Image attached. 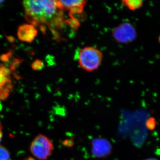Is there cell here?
<instances>
[{
    "label": "cell",
    "instance_id": "1",
    "mask_svg": "<svg viewBox=\"0 0 160 160\" xmlns=\"http://www.w3.org/2000/svg\"><path fill=\"white\" fill-rule=\"evenodd\" d=\"M25 18L30 23L46 22L54 17L60 8L58 1L34 0L23 2Z\"/></svg>",
    "mask_w": 160,
    "mask_h": 160
},
{
    "label": "cell",
    "instance_id": "2",
    "mask_svg": "<svg viewBox=\"0 0 160 160\" xmlns=\"http://www.w3.org/2000/svg\"><path fill=\"white\" fill-rule=\"evenodd\" d=\"M103 53L93 47H85L79 50L78 61L82 69L87 72L96 70L102 64Z\"/></svg>",
    "mask_w": 160,
    "mask_h": 160
},
{
    "label": "cell",
    "instance_id": "3",
    "mask_svg": "<svg viewBox=\"0 0 160 160\" xmlns=\"http://www.w3.org/2000/svg\"><path fill=\"white\" fill-rule=\"evenodd\" d=\"M54 146L48 137L39 134L32 142L30 151L36 158L38 160H47L52 154Z\"/></svg>",
    "mask_w": 160,
    "mask_h": 160
},
{
    "label": "cell",
    "instance_id": "4",
    "mask_svg": "<svg viewBox=\"0 0 160 160\" xmlns=\"http://www.w3.org/2000/svg\"><path fill=\"white\" fill-rule=\"evenodd\" d=\"M112 37L120 44L128 45L137 38V30L134 25L129 22H123L112 29Z\"/></svg>",
    "mask_w": 160,
    "mask_h": 160
},
{
    "label": "cell",
    "instance_id": "5",
    "mask_svg": "<svg viewBox=\"0 0 160 160\" xmlns=\"http://www.w3.org/2000/svg\"><path fill=\"white\" fill-rule=\"evenodd\" d=\"M92 153L95 158H102L109 156L112 151V146L104 138L94 139L92 142Z\"/></svg>",
    "mask_w": 160,
    "mask_h": 160
},
{
    "label": "cell",
    "instance_id": "6",
    "mask_svg": "<svg viewBox=\"0 0 160 160\" xmlns=\"http://www.w3.org/2000/svg\"><path fill=\"white\" fill-rule=\"evenodd\" d=\"M37 34V29L32 24H22L19 26L18 29V37L22 42H32L35 39Z\"/></svg>",
    "mask_w": 160,
    "mask_h": 160
},
{
    "label": "cell",
    "instance_id": "7",
    "mask_svg": "<svg viewBox=\"0 0 160 160\" xmlns=\"http://www.w3.org/2000/svg\"><path fill=\"white\" fill-rule=\"evenodd\" d=\"M85 1H58L60 8L72 9L77 7H83L86 2Z\"/></svg>",
    "mask_w": 160,
    "mask_h": 160
},
{
    "label": "cell",
    "instance_id": "8",
    "mask_svg": "<svg viewBox=\"0 0 160 160\" xmlns=\"http://www.w3.org/2000/svg\"><path fill=\"white\" fill-rule=\"evenodd\" d=\"M122 4L131 11H135L141 9L143 6L144 2L142 0H124Z\"/></svg>",
    "mask_w": 160,
    "mask_h": 160
},
{
    "label": "cell",
    "instance_id": "9",
    "mask_svg": "<svg viewBox=\"0 0 160 160\" xmlns=\"http://www.w3.org/2000/svg\"><path fill=\"white\" fill-rule=\"evenodd\" d=\"M10 155L6 147L0 146V160H10Z\"/></svg>",
    "mask_w": 160,
    "mask_h": 160
},
{
    "label": "cell",
    "instance_id": "10",
    "mask_svg": "<svg viewBox=\"0 0 160 160\" xmlns=\"http://www.w3.org/2000/svg\"><path fill=\"white\" fill-rule=\"evenodd\" d=\"M8 83H11V80L9 78L4 76L0 71V94L3 88H5L6 85Z\"/></svg>",
    "mask_w": 160,
    "mask_h": 160
},
{
    "label": "cell",
    "instance_id": "11",
    "mask_svg": "<svg viewBox=\"0 0 160 160\" xmlns=\"http://www.w3.org/2000/svg\"><path fill=\"white\" fill-rule=\"evenodd\" d=\"M44 66L45 65L42 61L39 59L36 60L31 65L32 68L35 71H40L42 70Z\"/></svg>",
    "mask_w": 160,
    "mask_h": 160
},
{
    "label": "cell",
    "instance_id": "12",
    "mask_svg": "<svg viewBox=\"0 0 160 160\" xmlns=\"http://www.w3.org/2000/svg\"><path fill=\"white\" fill-rule=\"evenodd\" d=\"M23 62V60L18 58L13 59L10 63V70L12 71H14L16 69H17Z\"/></svg>",
    "mask_w": 160,
    "mask_h": 160
},
{
    "label": "cell",
    "instance_id": "13",
    "mask_svg": "<svg viewBox=\"0 0 160 160\" xmlns=\"http://www.w3.org/2000/svg\"><path fill=\"white\" fill-rule=\"evenodd\" d=\"M157 126V121L153 118H150L146 122V126L149 130L154 129Z\"/></svg>",
    "mask_w": 160,
    "mask_h": 160
},
{
    "label": "cell",
    "instance_id": "14",
    "mask_svg": "<svg viewBox=\"0 0 160 160\" xmlns=\"http://www.w3.org/2000/svg\"><path fill=\"white\" fill-rule=\"evenodd\" d=\"M0 71L2 73L4 76L10 78V75L11 74V70L9 68H6L2 64H0Z\"/></svg>",
    "mask_w": 160,
    "mask_h": 160
},
{
    "label": "cell",
    "instance_id": "15",
    "mask_svg": "<svg viewBox=\"0 0 160 160\" xmlns=\"http://www.w3.org/2000/svg\"><path fill=\"white\" fill-rule=\"evenodd\" d=\"M12 52L11 51L8 52L6 54H3L0 56V60L3 62H7L9 58H11L12 56Z\"/></svg>",
    "mask_w": 160,
    "mask_h": 160
},
{
    "label": "cell",
    "instance_id": "16",
    "mask_svg": "<svg viewBox=\"0 0 160 160\" xmlns=\"http://www.w3.org/2000/svg\"><path fill=\"white\" fill-rule=\"evenodd\" d=\"M6 37L7 38V39H8V41L12 43L14 41L15 38L11 36H6Z\"/></svg>",
    "mask_w": 160,
    "mask_h": 160
},
{
    "label": "cell",
    "instance_id": "17",
    "mask_svg": "<svg viewBox=\"0 0 160 160\" xmlns=\"http://www.w3.org/2000/svg\"><path fill=\"white\" fill-rule=\"evenodd\" d=\"M2 128H1V125H0V142L2 140Z\"/></svg>",
    "mask_w": 160,
    "mask_h": 160
},
{
    "label": "cell",
    "instance_id": "18",
    "mask_svg": "<svg viewBox=\"0 0 160 160\" xmlns=\"http://www.w3.org/2000/svg\"><path fill=\"white\" fill-rule=\"evenodd\" d=\"M143 160H158L157 159L155 158H149Z\"/></svg>",
    "mask_w": 160,
    "mask_h": 160
},
{
    "label": "cell",
    "instance_id": "19",
    "mask_svg": "<svg viewBox=\"0 0 160 160\" xmlns=\"http://www.w3.org/2000/svg\"><path fill=\"white\" fill-rule=\"evenodd\" d=\"M158 42L160 44V35L158 37Z\"/></svg>",
    "mask_w": 160,
    "mask_h": 160
},
{
    "label": "cell",
    "instance_id": "20",
    "mask_svg": "<svg viewBox=\"0 0 160 160\" xmlns=\"http://www.w3.org/2000/svg\"><path fill=\"white\" fill-rule=\"evenodd\" d=\"M5 2V1H1L0 0V5H1V4H2L3 2Z\"/></svg>",
    "mask_w": 160,
    "mask_h": 160
}]
</instances>
